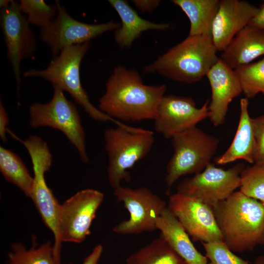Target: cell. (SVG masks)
<instances>
[{"mask_svg": "<svg viewBox=\"0 0 264 264\" xmlns=\"http://www.w3.org/2000/svg\"><path fill=\"white\" fill-rule=\"evenodd\" d=\"M166 89L164 84H144L136 70L119 66L106 83L98 109L121 122L154 120Z\"/></svg>", "mask_w": 264, "mask_h": 264, "instance_id": "cell-1", "label": "cell"}, {"mask_svg": "<svg viewBox=\"0 0 264 264\" xmlns=\"http://www.w3.org/2000/svg\"><path fill=\"white\" fill-rule=\"evenodd\" d=\"M211 208L223 242L231 251H252L263 244V203L239 191Z\"/></svg>", "mask_w": 264, "mask_h": 264, "instance_id": "cell-2", "label": "cell"}, {"mask_svg": "<svg viewBox=\"0 0 264 264\" xmlns=\"http://www.w3.org/2000/svg\"><path fill=\"white\" fill-rule=\"evenodd\" d=\"M210 37L189 36L146 66L145 73H157L174 81L192 84L200 81L219 58Z\"/></svg>", "mask_w": 264, "mask_h": 264, "instance_id": "cell-3", "label": "cell"}, {"mask_svg": "<svg viewBox=\"0 0 264 264\" xmlns=\"http://www.w3.org/2000/svg\"><path fill=\"white\" fill-rule=\"evenodd\" d=\"M90 42L64 48L53 57L47 66L43 69H28L23 72L25 77H36L49 82L53 88L66 91L93 120L102 122L110 121L124 128H130L102 112L91 103L80 79L82 61L89 49Z\"/></svg>", "mask_w": 264, "mask_h": 264, "instance_id": "cell-4", "label": "cell"}, {"mask_svg": "<svg viewBox=\"0 0 264 264\" xmlns=\"http://www.w3.org/2000/svg\"><path fill=\"white\" fill-rule=\"evenodd\" d=\"M104 139L108 156V179L114 189L123 181H130L129 170L149 153L154 143V133L139 128L117 126L105 130Z\"/></svg>", "mask_w": 264, "mask_h": 264, "instance_id": "cell-5", "label": "cell"}, {"mask_svg": "<svg viewBox=\"0 0 264 264\" xmlns=\"http://www.w3.org/2000/svg\"><path fill=\"white\" fill-rule=\"evenodd\" d=\"M171 139L173 154L166 166L167 193L181 176L200 173L211 163L220 144L218 138L197 126L176 134Z\"/></svg>", "mask_w": 264, "mask_h": 264, "instance_id": "cell-6", "label": "cell"}, {"mask_svg": "<svg viewBox=\"0 0 264 264\" xmlns=\"http://www.w3.org/2000/svg\"><path fill=\"white\" fill-rule=\"evenodd\" d=\"M20 141L26 149L32 163L34 176L30 198L44 223L54 235V256L60 258L62 243L58 233L61 204L47 186L45 179V174L50 170L52 164L51 153L47 143L39 136L32 135Z\"/></svg>", "mask_w": 264, "mask_h": 264, "instance_id": "cell-7", "label": "cell"}, {"mask_svg": "<svg viewBox=\"0 0 264 264\" xmlns=\"http://www.w3.org/2000/svg\"><path fill=\"white\" fill-rule=\"evenodd\" d=\"M53 89L48 102L30 106L29 125L32 128L48 127L61 131L77 149L80 159L88 163L86 135L78 109L66 98L64 91L57 88Z\"/></svg>", "mask_w": 264, "mask_h": 264, "instance_id": "cell-8", "label": "cell"}, {"mask_svg": "<svg viewBox=\"0 0 264 264\" xmlns=\"http://www.w3.org/2000/svg\"><path fill=\"white\" fill-rule=\"evenodd\" d=\"M113 195L130 214L128 220L113 228L115 233L136 235L156 229V220L167 207L159 196L146 187L132 189L121 185L114 189Z\"/></svg>", "mask_w": 264, "mask_h": 264, "instance_id": "cell-9", "label": "cell"}, {"mask_svg": "<svg viewBox=\"0 0 264 264\" xmlns=\"http://www.w3.org/2000/svg\"><path fill=\"white\" fill-rule=\"evenodd\" d=\"M244 167L240 163L224 170L211 163L201 172L182 180L177 192L214 207L240 188L241 173Z\"/></svg>", "mask_w": 264, "mask_h": 264, "instance_id": "cell-10", "label": "cell"}, {"mask_svg": "<svg viewBox=\"0 0 264 264\" xmlns=\"http://www.w3.org/2000/svg\"><path fill=\"white\" fill-rule=\"evenodd\" d=\"M55 3L58 7L56 17L48 26L41 29L39 34V39L49 47L53 57L67 47L89 42L120 27L119 23L112 21L98 24L79 21L67 13L59 0Z\"/></svg>", "mask_w": 264, "mask_h": 264, "instance_id": "cell-11", "label": "cell"}, {"mask_svg": "<svg viewBox=\"0 0 264 264\" xmlns=\"http://www.w3.org/2000/svg\"><path fill=\"white\" fill-rule=\"evenodd\" d=\"M0 25L19 94L21 64L24 60L34 57L37 45L36 36L19 2L15 0H12L8 6L0 9Z\"/></svg>", "mask_w": 264, "mask_h": 264, "instance_id": "cell-12", "label": "cell"}, {"mask_svg": "<svg viewBox=\"0 0 264 264\" xmlns=\"http://www.w3.org/2000/svg\"><path fill=\"white\" fill-rule=\"evenodd\" d=\"M104 195L86 189L77 192L61 204L58 233L62 242L81 243L90 233V228Z\"/></svg>", "mask_w": 264, "mask_h": 264, "instance_id": "cell-13", "label": "cell"}, {"mask_svg": "<svg viewBox=\"0 0 264 264\" xmlns=\"http://www.w3.org/2000/svg\"><path fill=\"white\" fill-rule=\"evenodd\" d=\"M167 207L194 241L223 242L213 210L209 205L176 192L170 196Z\"/></svg>", "mask_w": 264, "mask_h": 264, "instance_id": "cell-14", "label": "cell"}, {"mask_svg": "<svg viewBox=\"0 0 264 264\" xmlns=\"http://www.w3.org/2000/svg\"><path fill=\"white\" fill-rule=\"evenodd\" d=\"M209 100L198 108L191 97L164 95L161 99L154 120V130L166 138L197 126L209 117Z\"/></svg>", "mask_w": 264, "mask_h": 264, "instance_id": "cell-15", "label": "cell"}, {"mask_svg": "<svg viewBox=\"0 0 264 264\" xmlns=\"http://www.w3.org/2000/svg\"><path fill=\"white\" fill-rule=\"evenodd\" d=\"M206 76L211 89L208 118L214 126H219L225 120L229 104L242 92V89L235 70L220 58Z\"/></svg>", "mask_w": 264, "mask_h": 264, "instance_id": "cell-16", "label": "cell"}, {"mask_svg": "<svg viewBox=\"0 0 264 264\" xmlns=\"http://www.w3.org/2000/svg\"><path fill=\"white\" fill-rule=\"evenodd\" d=\"M258 10L259 8L244 0H220L211 31V39L217 51H223Z\"/></svg>", "mask_w": 264, "mask_h": 264, "instance_id": "cell-17", "label": "cell"}, {"mask_svg": "<svg viewBox=\"0 0 264 264\" xmlns=\"http://www.w3.org/2000/svg\"><path fill=\"white\" fill-rule=\"evenodd\" d=\"M264 55V30L246 25L233 38L220 58L235 70Z\"/></svg>", "mask_w": 264, "mask_h": 264, "instance_id": "cell-18", "label": "cell"}, {"mask_svg": "<svg viewBox=\"0 0 264 264\" xmlns=\"http://www.w3.org/2000/svg\"><path fill=\"white\" fill-rule=\"evenodd\" d=\"M248 106V98H241L240 116L235 135L225 152L215 158L216 164L225 165L240 159L254 164L256 140Z\"/></svg>", "mask_w": 264, "mask_h": 264, "instance_id": "cell-19", "label": "cell"}, {"mask_svg": "<svg viewBox=\"0 0 264 264\" xmlns=\"http://www.w3.org/2000/svg\"><path fill=\"white\" fill-rule=\"evenodd\" d=\"M156 227L160 231V236L187 264H207V258L195 248L188 234L167 207L157 218Z\"/></svg>", "mask_w": 264, "mask_h": 264, "instance_id": "cell-20", "label": "cell"}, {"mask_svg": "<svg viewBox=\"0 0 264 264\" xmlns=\"http://www.w3.org/2000/svg\"><path fill=\"white\" fill-rule=\"evenodd\" d=\"M121 19L120 27L115 30V41L121 49L131 47L135 40L143 31L149 30H164L171 28L168 23H156L140 17L137 13L123 0H109Z\"/></svg>", "mask_w": 264, "mask_h": 264, "instance_id": "cell-21", "label": "cell"}, {"mask_svg": "<svg viewBox=\"0 0 264 264\" xmlns=\"http://www.w3.org/2000/svg\"><path fill=\"white\" fill-rule=\"evenodd\" d=\"M184 12L190 22L189 36L211 38L212 24L218 11L219 0H173Z\"/></svg>", "mask_w": 264, "mask_h": 264, "instance_id": "cell-22", "label": "cell"}, {"mask_svg": "<svg viewBox=\"0 0 264 264\" xmlns=\"http://www.w3.org/2000/svg\"><path fill=\"white\" fill-rule=\"evenodd\" d=\"M126 264H187L160 235L129 256Z\"/></svg>", "mask_w": 264, "mask_h": 264, "instance_id": "cell-23", "label": "cell"}, {"mask_svg": "<svg viewBox=\"0 0 264 264\" xmlns=\"http://www.w3.org/2000/svg\"><path fill=\"white\" fill-rule=\"evenodd\" d=\"M0 171L7 181L30 198L33 177L19 156L2 146L0 147Z\"/></svg>", "mask_w": 264, "mask_h": 264, "instance_id": "cell-24", "label": "cell"}, {"mask_svg": "<svg viewBox=\"0 0 264 264\" xmlns=\"http://www.w3.org/2000/svg\"><path fill=\"white\" fill-rule=\"evenodd\" d=\"M7 257V264H64L55 259L50 242L37 247L33 245L30 249H27L21 242L13 243Z\"/></svg>", "mask_w": 264, "mask_h": 264, "instance_id": "cell-25", "label": "cell"}, {"mask_svg": "<svg viewBox=\"0 0 264 264\" xmlns=\"http://www.w3.org/2000/svg\"><path fill=\"white\" fill-rule=\"evenodd\" d=\"M245 97L251 98L261 93L264 96V58L234 70Z\"/></svg>", "mask_w": 264, "mask_h": 264, "instance_id": "cell-26", "label": "cell"}, {"mask_svg": "<svg viewBox=\"0 0 264 264\" xmlns=\"http://www.w3.org/2000/svg\"><path fill=\"white\" fill-rule=\"evenodd\" d=\"M19 4L28 23L40 29L48 26L58 13L56 3L47 4L43 0H20Z\"/></svg>", "mask_w": 264, "mask_h": 264, "instance_id": "cell-27", "label": "cell"}, {"mask_svg": "<svg viewBox=\"0 0 264 264\" xmlns=\"http://www.w3.org/2000/svg\"><path fill=\"white\" fill-rule=\"evenodd\" d=\"M240 191L264 204V164L244 167L241 173Z\"/></svg>", "mask_w": 264, "mask_h": 264, "instance_id": "cell-28", "label": "cell"}, {"mask_svg": "<svg viewBox=\"0 0 264 264\" xmlns=\"http://www.w3.org/2000/svg\"><path fill=\"white\" fill-rule=\"evenodd\" d=\"M207 264H251L235 255L223 242L202 243Z\"/></svg>", "mask_w": 264, "mask_h": 264, "instance_id": "cell-29", "label": "cell"}, {"mask_svg": "<svg viewBox=\"0 0 264 264\" xmlns=\"http://www.w3.org/2000/svg\"><path fill=\"white\" fill-rule=\"evenodd\" d=\"M256 140L254 164H264V114L252 118Z\"/></svg>", "mask_w": 264, "mask_h": 264, "instance_id": "cell-30", "label": "cell"}, {"mask_svg": "<svg viewBox=\"0 0 264 264\" xmlns=\"http://www.w3.org/2000/svg\"><path fill=\"white\" fill-rule=\"evenodd\" d=\"M9 123L6 110L3 106L1 100H0V137L3 142H6L8 132L7 126Z\"/></svg>", "mask_w": 264, "mask_h": 264, "instance_id": "cell-31", "label": "cell"}, {"mask_svg": "<svg viewBox=\"0 0 264 264\" xmlns=\"http://www.w3.org/2000/svg\"><path fill=\"white\" fill-rule=\"evenodd\" d=\"M133 3L136 8L144 12H150L155 9L160 4L158 0H133Z\"/></svg>", "mask_w": 264, "mask_h": 264, "instance_id": "cell-32", "label": "cell"}, {"mask_svg": "<svg viewBox=\"0 0 264 264\" xmlns=\"http://www.w3.org/2000/svg\"><path fill=\"white\" fill-rule=\"evenodd\" d=\"M248 25L264 30V3L260 5L257 13L251 19Z\"/></svg>", "mask_w": 264, "mask_h": 264, "instance_id": "cell-33", "label": "cell"}, {"mask_svg": "<svg viewBox=\"0 0 264 264\" xmlns=\"http://www.w3.org/2000/svg\"><path fill=\"white\" fill-rule=\"evenodd\" d=\"M102 252L103 246L101 244L96 245L85 259L82 264H98Z\"/></svg>", "mask_w": 264, "mask_h": 264, "instance_id": "cell-34", "label": "cell"}, {"mask_svg": "<svg viewBox=\"0 0 264 264\" xmlns=\"http://www.w3.org/2000/svg\"><path fill=\"white\" fill-rule=\"evenodd\" d=\"M12 0H0V9L5 8L8 6L11 2Z\"/></svg>", "mask_w": 264, "mask_h": 264, "instance_id": "cell-35", "label": "cell"}, {"mask_svg": "<svg viewBox=\"0 0 264 264\" xmlns=\"http://www.w3.org/2000/svg\"><path fill=\"white\" fill-rule=\"evenodd\" d=\"M254 264H264V256H261L257 258Z\"/></svg>", "mask_w": 264, "mask_h": 264, "instance_id": "cell-36", "label": "cell"}, {"mask_svg": "<svg viewBox=\"0 0 264 264\" xmlns=\"http://www.w3.org/2000/svg\"><path fill=\"white\" fill-rule=\"evenodd\" d=\"M263 245L264 246V234H263Z\"/></svg>", "mask_w": 264, "mask_h": 264, "instance_id": "cell-37", "label": "cell"}]
</instances>
